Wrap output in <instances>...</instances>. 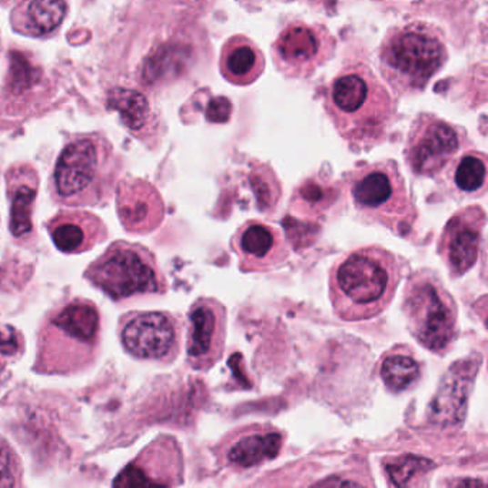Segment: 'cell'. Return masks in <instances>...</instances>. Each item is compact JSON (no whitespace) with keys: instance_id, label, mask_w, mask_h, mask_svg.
<instances>
[{"instance_id":"1","label":"cell","mask_w":488,"mask_h":488,"mask_svg":"<svg viewBox=\"0 0 488 488\" xmlns=\"http://www.w3.org/2000/svg\"><path fill=\"white\" fill-rule=\"evenodd\" d=\"M324 109L335 131L354 149L387 139L397 105L385 85L364 62L345 65L327 86Z\"/></svg>"},{"instance_id":"2","label":"cell","mask_w":488,"mask_h":488,"mask_svg":"<svg viewBox=\"0 0 488 488\" xmlns=\"http://www.w3.org/2000/svg\"><path fill=\"white\" fill-rule=\"evenodd\" d=\"M400 258L381 245L347 252L328 274L332 310L347 322L368 321L390 307L402 282Z\"/></svg>"},{"instance_id":"3","label":"cell","mask_w":488,"mask_h":488,"mask_svg":"<svg viewBox=\"0 0 488 488\" xmlns=\"http://www.w3.org/2000/svg\"><path fill=\"white\" fill-rule=\"evenodd\" d=\"M447 62L444 32L430 22L390 27L378 47L380 74L397 97L422 94Z\"/></svg>"},{"instance_id":"4","label":"cell","mask_w":488,"mask_h":488,"mask_svg":"<svg viewBox=\"0 0 488 488\" xmlns=\"http://www.w3.org/2000/svg\"><path fill=\"white\" fill-rule=\"evenodd\" d=\"M355 211L362 219L381 225L398 237H407L418 211L394 159L360 164L345 175Z\"/></svg>"},{"instance_id":"5","label":"cell","mask_w":488,"mask_h":488,"mask_svg":"<svg viewBox=\"0 0 488 488\" xmlns=\"http://www.w3.org/2000/svg\"><path fill=\"white\" fill-rule=\"evenodd\" d=\"M402 314L417 342L444 354L458 335V307L434 271L422 268L408 278L402 292Z\"/></svg>"},{"instance_id":"6","label":"cell","mask_w":488,"mask_h":488,"mask_svg":"<svg viewBox=\"0 0 488 488\" xmlns=\"http://www.w3.org/2000/svg\"><path fill=\"white\" fill-rule=\"evenodd\" d=\"M467 131L437 115L422 112L412 121L405 141V165L414 177L435 178L464 154Z\"/></svg>"},{"instance_id":"7","label":"cell","mask_w":488,"mask_h":488,"mask_svg":"<svg viewBox=\"0 0 488 488\" xmlns=\"http://www.w3.org/2000/svg\"><path fill=\"white\" fill-rule=\"evenodd\" d=\"M337 39L322 24L288 22L271 45L277 71L287 79H308L318 67L331 61Z\"/></svg>"},{"instance_id":"8","label":"cell","mask_w":488,"mask_h":488,"mask_svg":"<svg viewBox=\"0 0 488 488\" xmlns=\"http://www.w3.org/2000/svg\"><path fill=\"white\" fill-rule=\"evenodd\" d=\"M92 281L114 300L145 292H158L162 288L154 258L147 252L117 248L107 252L92 268Z\"/></svg>"},{"instance_id":"9","label":"cell","mask_w":488,"mask_h":488,"mask_svg":"<svg viewBox=\"0 0 488 488\" xmlns=\"http://www.w3.org/2000/svg\"><path fill=\"white\" fill-rule=\"evenodd\" d=\"M487 215L480 205H470L455 212L438 238L437 252L450 277L460 278L477 264L482 251Z\"/></svg>"},{"instance_id":"10","label":"cell","mask_w":488,"mask_h":488,"mask_svg":"<svg viewBox=\"0 0 488 488\" xmlns=\"http://www.w3.org/2000/svg\"><path fill=\"white\" fill-rule=\"evenodd\" d=\"M232 251L239 269L247 274L269 272L281 267L290 258V249L277 227L251 219L238 228L231 238Z\"/></svg>"},{"instance_id":"11","label":"cell","mask_w":488,"mask_h":488,"mask_svg":"<svg viewBox=\"0 0 488 488\" xmlns=\"http://www.w3.org/2000/svg\"><path fill=\"white\" fill-rule=\"evenodd\" d=\"M188 357L195 368L212 367L222 357L227 337V308L215 298H201L189 311Z\"/></svg>"},{"instance_id":"12","label":"cell","mask_w":488,"mask_h":488,"mask_svg":"<svg viewBox=\"0 0 488 488\" xmlns=\"http://www.w3.org/2000/svg\"><path fill=\"white\" fill-rule=\"evenodd\" d=\"M125 348L137 358L161 360L174 351L178 322L165 312H144L132 318L122 331Z\"/></svg>"},{"instance_id":"13","label":"cell","mask_w":488,"mask_h":488,"mask_svg":"<svg viewBox=\"0 0 488 488\" xmlns=\"http://www.w3.org/2000/svg\"><path fill=\"white\" fill-rule=\"evenodd\" d=\"M97 168V149L89 139L67 145L55 168L57 194L64 198L81 194L94 182Z\"/></svg>"},{"instance_id":"14","label":"cell","mask_w":488,"mask_h":488,"mask_svg":"<svg viewBox=\"0 0 488 488\" xmlns=\"http://www.w3.org/2000/svg\"><path fill=\"white\" fill-rule=\"evenodd\" d=\"M282 434L274 428L249 427L235 432L234 438L227 442L224 457L227 465L239 470L257 467L274 460L282 447Z\"/></svg>"},{"instance_id":"15","label":"cell","mask_w":488,"mask_h":488,"mask_svg":"<svg viewBox=\"0 0 488 488\" xmlns=\"http://www.w3.org/2000/svg\"><path fill=\"white\" fill-rule=\"evenodd\" d=\"M264 52L251 37L238 34L222 45L219 72L229 84L248 86L257 82L265 71Z\"/></svg>"},{"instance_id":"16","label":"cell","mask_w":488,"mask_h":488,"mask_svg":"<svg viewBox=\"0 0 488 488\" xmlns=\"http://www.w3.org/2000/svg\"><path fill=\"white\" fill-rule=\"evenodd\" d=\"M474 377V362L464 361L452 365L442 380L430 408L435 422L440 424H455L462 422Z\"/></svg>"},{"instance_id":"17","label":"cell","mask_w":488,"mask_h":488,"mask_svg":"<svg viewBox=\"0 0 488 488\" xmlns=\"http://www.w3.org/2000/svg\"><path fill=\"white\" fill-rule=\"evenodd\" d=\"M338 198L340 187L337 182L315 175L295 188L290 201V211L301 219H315L324 217Z\"/></svg>"},{"instance_id":"18","label":"cell","mask_w":488,"mask_h":488,"mask_svg":"<svg viewBox=\"0 0 488 488\" xmlns=\"http://www.w3.org/2000/svg\"><path fill=\"white\" fill-rule=\"evenodd\" d=\"M450 179L460 194L483 197L487 189V155L465 151L450 165Z\"/></svg>"},{"instance_id":"19","label":"cell","mask_w":488,"mask_h":488,"mask_svg":"<svg viewBox=\"0 0 488 488\" xmlns=\"http://www.w3.org/2000/svg\"><path fill=\"white\" fill-rule=\"evenodd\" d=\"M434 463L427 458L405 454L392 458L384 464L390 488H427L428 475Z\"/></svg>"},{"instance_id":"20","label":"cell","mask_w":488,"mask_h":488,"mask_svg":"<svg viewBox=\"0 0 488 488\" xmlns=\"http://www.w3.org/2000/svg\"><path fill=\"white\" fill-rule=\"evenodd\" d=\"M61 331L79 341H94L99 328V315L92 305L72 304L54 320Z\"/></svg>"},{"instance_id":"21","label":"cell","mask_w":488,"mask_h":488,"mask_svg":"<svg viewBox=\"0 0 488 488\" xmlns=\"http://www.w3.org/2000/svg\"><path fill=\"white\" fill-rule=\"evenodd\" d=\"M420 377V364L402 350L387 354L381 364V378L385 387L392 392H402L412 387Z\"/></svg>"},{"instance_id":"22","label":"cell","mask_w":488,"mask_h":488,"mask_svg":"<svg viewBox=\"0 0 488 488\" xmlns=\"http://www.w3.org/2000/svg\"><path fill=\"white\" fill-rule=\"evenodd\" d=\"M107 107L115 109L122 122L132 131H139L144 127L151 115V107L147 97L141 92L124 87H117L109 94Z\"/></svg>"},{"instance_id":"23","label":"cell","mask_w":488,"mask_h":488,"mask_svg":"<svg viewBox=\"0 0 488 488\" xmlns=\"http://www.w3.org/2000/svg\"><path fill=\"white\" fill-rule=\"evenodd\" d=\"M66 15V4L36 0L26 7V29L35 35H47L59 27Z\"/></svg>"},{"instance_id":"24","label":"cell","mask_w":488,"mask_h":488,"mask_svg":"<svg viewBox=\"0 0 488 488\" xmlns=\"http://www.w3.org/2000/svg\"><path fill=\"white\" fill-rule=\"evenodd\" d=\"M36 192L29 187H22L15 192L11 209V231L15 237H24L32 229V204Z\"/></svg>"},{"instance_id":"25","label":"cell","mask_w":488,"mask_h":488,"mask_svg":"<svg viewBox=\"0 0 488 488\" xmlns=\"http://www.w3.org/2000/svg\"><path fill=\"white\" fill-rule=\"evenodd\" d=\"M274 171L269 169L267 165L262 164H259V169L254 171V177H252V188H254L258 205H261V209H264V211L267 207H272V211H274L278 201H280V197H281L280 185H274V187L268 185L272 184L271 179H274Z\"/></svg>"},{"instance_id":"26","label":"cell","mask_w":488,"mask_h":488,"mask_svg":"<svg viewBox=\"0 0 488 488\" xmlns=\"http://www.w3.org/2000/svg\"><path fill=\"white\" fill-rule=\"evenodd\" d=\"M114 488H171V485L152 477L141 465L129 464L117 475Z\"/></svg>"},{"instance_id":"27","label":"cell","mask_w":488,"mask_h":488,"mask_svg":"<svg viewBox=\"0 0 488 488\" xmlns=\"http://www.w3.org/2000/svg\"><path fill=\"white\" fill-rule=\"evenodd\" d=\"M52 239L62 252H74L84 244V229L74 222H65L52 231Z\"/></svg>"},{"instance_id":"28","label":"cell","mask_w":488,"mask_h":488,"mask_svg":"<svg viewBox=\"0 0 488 488\" xmlns=\"http://www.w3.org/2000/svg\"><path fill=\"white\" fill-rule=\"evenodd\" d=\"M232 107L231 99L225 97H215L209 101L205 112V117L209 124H228L231 121Z\"/></svg>"},{"instance_id":"29","label":"cell","mask_w":488,"mask_h":488,"mask_svg":"<svg viewBox=\"0 0 488 488\" xmlns=\"http://www.w3.org/2000/svg\"><path fill=\"white\" fill-rule=\"evenodd\" d=\"M15 465L11 450L0 442V488H14Z\"/></svg>"},{"instance_id":"30","label":"cell","mask_w":488,"mask_h":488,"mask_svg":"<svg viewBox=\"0 0 488 488\" xmlns=\"http://www.w3.org/2000/svg\"><path fill=\"white\" fill-rule=\"evenodd\" d=\"M19 350V337L12 327L0 328V352L14 355Z\"/></svg>"},{"instance_id":"31","label":"cell","mask_w":488,"mask_h":488,"mask_svg":"<svg viewBox=\"0 0 488 488\" xmlns=\"http://www.w3.org/2000/svg\"><path fill=\"white\" fill-rule=\"evenodd\" d=\"M448 488H487L483 478L465 477L457 478Z\"/></svg>"},{"instance_id":"32","label":"cell","mask_w":488,"mask_h":488,"mask_svg":"<svg viewBox=\"0 0 488 488\" xmlns=\"http://www.w3.org/2000/svg\"><path fill=\"white\" fill-rule=\"evenodd\" d=\"M324 488H367L360 483L352 482V480H335V482L330 483L327 487Z\"/></svg>"}]
</instances>
